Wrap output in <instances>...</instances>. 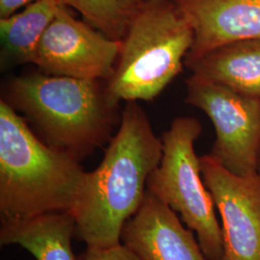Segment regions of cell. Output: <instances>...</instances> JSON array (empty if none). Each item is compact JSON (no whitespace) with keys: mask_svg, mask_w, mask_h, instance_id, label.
<instances>
[{"mask_svg":"<svg viewBox=\"0 0 260 260\" xmlns=\"http://www.w3.org/2000/svg\"><path fill=\"white\" fill-rule=\"evenodd\" d=\"M162 154V139L155 135L144 109L137 102L127 103L101 164L87 172L70 211L75 221V238L88 248L121 244L123 226L138 212L149 177Z\"/></svg>","mask_w":260,"mask_h":260,"instance_id":"1","label":"cell"},{"mask_svg":"<svg viewBox=\"0 0 260 260\" xmlns=\"http://www.w3.org/2000/svg\"><path fill=\"white\" fill-rule=\"evenodd\" d=\"M87 172L43 142L5 100L0 102V219L70 212Z\"/></svg>","mask_w":260,"mask_h":260,"instance_id":"2","label":"cell"},{"mask_svg":"<svg viewBox=\"0 0 260 260\" xmlns=\"http://www.w3.org/2000/svg\"><path fill=\"white\" fill-rule=\"evenodd\" d=\"M10 105L36 124L46 143L81 162L112 139L117 103L101 80L47 74L15 77L7 89Z\"/></svg>","mask_w":260,"mask_h":260,"instance_id":"3","label":"cell"},{"mask_svg":"<svg viewBox=\"0 0 260 260\" xmlns=\"http://www.w3.org/2000/svg\"><path fill=\"white\" fill-rule=\"evenodd\" d=\"M194 30L174 0L135 5L115 72L105 86L113 103L150 102L182 71Z\"/></svg>","mask_w":260,"mask_h":260,"instance_id":"4","label":"cell"},{"mask_svg":"<svg viewBox=\"0 0 260 260\" xmlns=\"http://www.w3.org/2000/svg\"><path fill=\"white\" fill-rule=\"evenodd\" d=\"M202 124L195 118L179 117L162 135L163 154L157 168L150 174L147 190L180 215L208 260H223L221 224L216 216L213 198L202 174L201 158L195 142Z\"/></svg>","mask_w":260,"mask_h":260,"instance_id":"5","label":"cell"},{"mask_svg":"<svg viewBox=\"0 0 260 260\" xmlns=\"http://www.w3.org/2000/svg\"><path fill=\"white\" fill-rule=\"evenodd\" d=\"M186 103L205 113L215 127L209 154L237 176L257 174L260 99L195 75L186 80Z\"/></svg>","mask_w":260,"mask_h":260,"instance_id":"6","label":"cell"},{"mask_svg":"<svg viewBox=\"0 0 260 260\" xmlns=\"http://www.w3.org/2000/svg\"><path fill=\"white\" fill-rule=\"evenodd\" d=\"M121 49V41L107 37L87 21L75 19L69 7L61 4L31 63L47 75L108 81Z\"/></svg>","mask_w":260,"mask_h":260,"instance_id":"7","label":"cell"},{"mask_svg":"<svg viewBox=\"0 0 260 260\" xmlns=\"http://www.w3.org/2000/svg\"><path fill=\"white\" fill-rule=\"evenodd\" d=\"M205 185L220 213L223 260H260V177H242L210 154L201 157Z\"/></svg>","mask_w":260,"mask_h":260,"instance_id":"8","label":"cell"},{"mask_svg":"<svg viewBox=\"0 0 260 260\" xmlns=\"http://www.w3.org/2000/svg\"><path fill=\"white\" fill-rule=\"evenodd\" d=\"M121 241L141 260H208L194 232L148 190L138 212L123 226Z\"/></svg>","mask_w":260,"mask_h":260,"instance_id":"9","label":"cell"},{"mask_svg":"<svg viewBox=\"0 0 260 260\" xmlns=\"http://www.w3.org/2000/svg\"><path fill=\"white\" fill-rule=\"evenodd\" d=\"M194 30L187 67L218 47L260 40V0H174Z\"/></svg>","mask_w":260,"mask_h":260,"instance_id":"10","label":"cell"},{"mask_svg":"<svg viewBox=\"0 0 260 260\" xmlns=\"http://www.w3.org/2000/svg\"><path fill=\"white\" fill-rule=\"evenodd\" d=\"M75 221L70 212L1 220V246L18 245L37 260H78L72 248Z\"/></svg>","mask_w":260,"mask_h":260,"instance_id":"11","label":"cell"},{"mask_svg":"<svg viewBox=\"0 0 260 260\" xmlns=\"http://www.w3.org/2000/svg\"><path fill=\"white\" fill-rule=\"evenodd\" d=\"M187 68L192 75L260 99V40L218 47Z\"/></svg>","mask_w":260,"mask_h":260,"instance_id":"12","label":"cell"},{"mask_svg":"<svg viewBox=\"0 0 260 260\" xmlns=\"http://www.w3.org/2000/svg\"><path fill=\"white\" fill-rule=\"evenodd\" d=\"M60 5L58 0H38L21 12L0 19L3 59L16 64L31 63L38 45L55 18Z\"/></svg>","mask_w":260,"mask_h":260,"instance_id":"13","label":"cell"},{"mask_svg":"<svg viewBox=\"0 0 260 260\" xmlns=\"http://www.w3.org/2000/svg\"><path fill=\"white\" fill-rule=\"evenodd\" d=\"M79 12L84 20L107 37L121 41L125 36L135 5L121 0H58Z\"/></svg>","mask_w":260,"mask_h":260,"instance_id":"14","label":"cell"},{"mask_svg":"<svg viewBox=\"0 0 260 260\" xmlns=\"http://www.w3.org/2000/svg\"><path fill=\"white\" fill-rule=\"evenodd\" d=\"M77 258L78 260H141L123 244L105 249L87 247Z\"/></svg>","mask_w":260,"mask_h":260,"instance_id":"15","label":"cell"},{"mask_svg":"<svg viewBox=\"0 0 260 260\" xmlns=\"http://www.w3.org/2000/svg\"><path fill=\"white\" fill-rule=\"evenodd\" d=\"M38 0H0V19L7 18Z\"/></svg>","mask_w":260,"mask_h":260,"instance_id":"16","label":"cell"},{"mask_svg":"<svg viewBox=\"0 0 260 260\" xmlns=\"http://www.w3.org/2000/svg\"><path fill=\"white\" fill-rule=\"evenodd\" d=\"M121 1L124 2V3H126V4H128V5L134 6V5L138 4V3H140V2L143 1V0H121Z\"/></svg>","mask_w":260,"mask_h":260,"instance_id":"17","label":"cell"},{"mask_svg":"<svg viewBox=\"0 0 260 260\" xmlns=\"http://www.w3.org/2000/svg\"><path fill=\"white\" fill-rule=\"evenodd\" d=\"M257 174H258V176L260 177V151L259 155H258V162H257Z\"/></svg>","mask_w":260,"mask_h":260,"instance_id":"18","label":"cell"}]
</instances>
